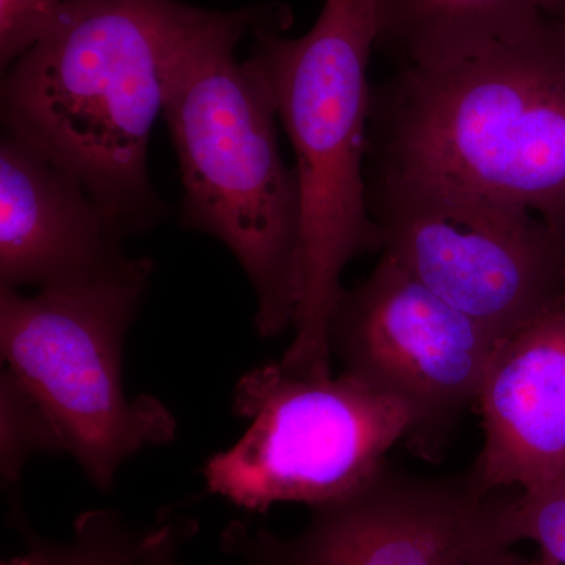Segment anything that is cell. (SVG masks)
<instances>
[{"label": "cell", "instance_id": "obj_1", "mask_svg": "<svg viewBox=\"0 0 565 565\" xmlns=\"http://www.w3.org/2000/svg\"><path fill=\"white\" fill-rule=\"evenodd\" d=\"M291 24L278 3L196 9L163 70L162 118L180 166V225L214 237L243 266L264 338L299 305L302 199L278 145L277 107L262 74L239 62L245 33Z\"/></svg>", "mask_w": 565, "mask_h": 565}, {"label": "cell", "instance_id": "obj_2", "mask_svg": "<svg viewBox=\"0 0 565 565\" xmlns=\"http://www.w3.org/2000/svg\"><path fill=\"white\" fill-rule=\"evenodd\" d=\"M195 10L180 0H65L3 70L6 134L77 178L122 241L169 214L148 150L163 70Z\"/></svg>", "mask_w": 565, "mask_h": 565}, {"label": "cell", "instance_id": "obj_3", "mask_svg": "<svg viewBox=\"0 0 565 565\" xmlns=\"http://www.w3.org/2000/svg\"><path fill=\"white\" fill-rule=\"evenodd\" d=\"M366 174L435 182L565 232V32L526 35L371 87Z\"/></svg>", "mask_w": 565, "mask_h": 565}, {"label": "cell", "instance_id": "obj_4", "mask_svg": "<svg viewBox=\"0 0 565 565\" xmlns=\"http://www.w3.org/2000/svg\"><path fill=\"white\" fill-rule=\"evenodd\" d=\"M286 29L264 25L253 32L248 58L291 141L302 199L296 334L280 363L294 373L326 377L332 375L330 318L344 291V269L382 250L366 182L374 2L326 0L305 35L288 39L281 35Z\"/></svg>", "mask_w": 565, "mask_h": 565}, {"label": "cell", "instance_id": "obj_5", "mask_svg": "<svg viewBox=\"0 0 565 565\" xmlns=\"http://www.w3.org/2000/svg\"><path fill=\"white\" fill-rule=\"evenodd\" d=\"M152 273V259L131 256L110 273L35 296L0 288L7 370L50 416L65 455L103 492L126 460L177 434L161 401L129 399L122 385V345Z\"/></svg>", "mask_w": 565, "mask_h": 565}, {"label": "cell", "instance_id": "obj_6", "mask_svg": "<svg viewBox=\"0 0 565 565\" xmlns=\"http://www.w3.org/2000/svg\"><path fill=\"white\" fill-rule=\"evenodd\" d=\"M233 407L250 426L207 460L204 479L210 493L250 512L353 492L415 426L407 405L351 374H297L280 362L245 374Z\"/></svg>", "mask_w": 565, "mask_h": 565}, {"label": "cell", "instance_id": "obj_7", "mask_svg": "<svg viewBox=\"0 0 565 565\" xmlns=\"http://www.w3.org/2000/svg\"><path fill=\"white\" fill-rule=\"evenodd\" d=\"M366 182L382 253L501 343L565 296V232L533 212L414 178Z\"/></svg>", "mask_w": 565, "mask_h": 565}, {"label": "cell", "instance_id": "obj_8", "mask_svg": "<svg viewBox=\"0 0 565 565\" xmlns=\"http://www.w3.org/2000/svg\"><path fill=\"white\" fill-rule=\"evenodd\" d=\"M519 490L487 489L471 471L422 476L384 463L353 492L311 508L296 537L233 522L223 552L250 565H505Z\"/></svg>", "mask_w": 565, "mask_h": 565}, {"label": "cell", "instance_id": "obj_9", "mask_svg": "<svg viewBox=\"0 0 565 565\" xmlns=\"http://www.w3.org/2000/svg\"><path fill=\"white\" fill-rule=\"evenodd\" d=\"M330 351L343 371L407 405L423 448L478 403L500 340L384 255L338 299Z\"/></svg>", "mask_w": 565, "mask_h": 565}, {"label": "cell", "instance_id": "obj_10", "mask_svg": "<svg viewBox=\"0 0 565 565\" xmlns=\"http://www.w3.org/2000/svg\"><path fill=\"white\" fill-rule=\"evenodd\" d=\"M131 256L77 178L32 145L0 140V288L92 280Z\"/></svg>", "mask_w": 565, "mask_h": 565}, {"label": "cell", "instance_id": "obj_11", "mask_svg": "<svg viewBox=\"0 0 565 565\" xmlns=\"http://www.w3.org/2000/svg\"><path fill=\"white\" fill-rule=\"evenodd\" d=\"M484 440L471 473L530 492L565 470V296L494 353L478 403Z\"/></svg>", "mask_w": 565, "mask_h": 565}, {"label": "cell", "instance_id": "obj_12", "mask_svg": "<svg viewBox=\"0 0 565 565\" xmlns=\"http://www.w3.org/2000/svg\"><path fill=\"white\" fill-rule=\"evenodd\" d=\"M377 44L403 66L441 68L526 35L545 0H373Z\"/></svg>", "mask_w": 565, "mask_h": 565}, {"label": "cell", "instance_id": "obj_13", "mask_svg": "<svg viewBox=\"0 0 565 565\" xmlns=\"http://www.w3.org/2000/svg\"><path fill=\"white\" fill-rule=\"evenodd\" d=\"M145 539L147 533H136L117 512L99 509L77 516L70 542L32 537L28 553L2 565H137Z\"/></svg>", "mask_w": 565, "mask_h": 565}, {"label": "cell", "instance_id": "obj_14", "mask_svg": "<svg viewBox=\"0 0 565 565\" xmlns=\"http://www.w3.org/2000/svg\"><path fill=\"white\" fill-rule=\"evenodd\" d=\"M65 455L50 416L25 386L3 367L0 377V470L3 486L17 487L33 456Z\"/></svg>", "mask_w": 565, "mask_h": 565}, {"label": "cell", "instance_id": "obj_15", "mask_svg": "<svg viewBox=\"0 0 565 565\" xmlns=\"http://www.w3.org/2000/svg\"><path fill=\"white\" fill-rule=\"evenodd\" d=\"M514 533L519 544L533 542L539 553L565 565V470L546 484L519 493Z\"/></svg>", "mask_w": 565, "mask_h": 565}, {"label": "cell", "instance_id": "obj_16", "mask_svg": "<svg viewBox=\"0 0 565 565\" xmlns=\"http://www.w3.org/2000/svg\"><path fill=\"white\" fill-rule=\"evenodd\" d=\"M65 0H0V65L9 68L46 32Z\"/></svg>", "mask_w": 565, "mask_h": 565}, {"label": "cell", "instance_id": "obj_17", "mask_svg": "<svg viewBox=\"0 0 565 565\" xmlns=\"http://www.w3.org/2000/svg\"><path fill=\"white\" fill-rule=\"evenodd\" d=\"M192 519H169L147 531L143 552L137 565H178V553L196 534Z\"/></svg>", "mask_w": 565, "mask_h": 565}, {"label": "cell", "instance_id": "obj_18", "mask_svg": "<svg viewBox=\"0 0 565 565\" xmlns=\"http://www.w3.org/2000/svg\"><path fill=\"white\" fill-rule=\"evenodd\" d=\"M544 14L565 32V0H545Z\"/></svg>", "mask_w": 565, "mask_h": 565}, {"label": "cell", "instance_id": "obj_19", "mask_svg": "<svg viewBox=\"0 0 565 565\" xmlns=\"http://www.w3.org/2000/svg\"><path fill=\"white\" fill-rule=\"evenodd\" d=\"M505 565H559L555 563V561L550 559L548 556L542 555L539 553L537 557H522L512 553V556L509 557L508 564Z\"/></svg>", "mask_w": 565, "mask_h": 565}]
</instances>
